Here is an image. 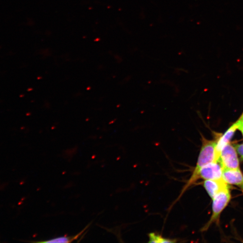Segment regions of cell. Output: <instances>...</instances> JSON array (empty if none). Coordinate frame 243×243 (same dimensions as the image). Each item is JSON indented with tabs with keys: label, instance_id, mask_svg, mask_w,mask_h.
<instances>
[{
	"label": "cell",
	"instance_id": "6da1fadb",
	"mask_svg": "<svg viewBox=\"0 0 243 243\" xmlns=\"http://www.w3.org/2000/svg\"><path fill=\"white\" fill-rule=\"evenodd\" d=\"M201 137L202 146L197 162L196 166L194 169L193 172L189 181H188L182 190L178 199L188 188L197 181V175L200 169L205 165H207L208 163L215 161V148L217 145V141L208 140L202 135H201Z\"/></svg>",
	"mask_w": 243,
	"mask_h": 243
},
{
	"label": "cell",
	"instance_id": "7a4b0ae2",
	"mask_svg": "<svg viewBox=\"0 0 243 243\" xmlns=\"http://www.w3.org/2000/svg\"><path fill=\"white\" fill-rule=\"evenodd\" d=\"M231 196L228 188L223 190L214 197L213 199V213L210 220L202 228L203 231L207 230L210 225L216 221L224 209L225 208L230 200Z\"/></svg>",
	"mask_w": 243,
	"mask_h": 243
},
{
	"label": "cell",
	"instance_id": "3957f363",
	"mask_svg": "<svg viewBox=\"0 0 243 243\" xmlns=\"http://www.w3.org/2000/svg\"><path fill=\"white\" fill-rule=\"evenodd\" d=\"M223 169H239V160L235 147L228 143L225 146L218 160Z\"/></svg>",
	"mask_w": 243,
	"mask_h": 243
},
{
	"label": "cell",
	"instance_id": "277c9868",
	"mask_svg": "<svg viewBox=\"0 0 243 243\" xmlns=\"http://www.w3.org/2000/svg\"><path fill=\"white\" fill-rule=\"evenodd\" d=\"M223 167L218 161L208 163L203 167L198 172L197 180H218L223 179Z\"/></svg>",
	"mask_w": 243,
	"mask_h": 243
},
{
	"label": "cell",
	"instance_id": "5b68a950",
	"mask_svg": "<svg viewBox=\"0 0 243 243\" xmlns=\"http://www.w3.org/2000/svg\"><path fill=\"white\" fill-rule=\"evenodd\" d=\"M203 186L212 199L218 193L229 187L223 179L205 180Z\"/></svg>",
	"mask_w": 243,
	"mask_h": 243
},
{
	"label": "cell",
	"instance_id": "8992f818",
	"mask_svg": "<svg viewBox=\"0 0 243 243\" xmlns=\"http://www.w3.org/2000/svg\"><path fill=\"white\" fill-rule=\"evenodd\" d=\"M238 125L236 122L233 125L230 127L224 134L217 141L215 148V161H218L220 156L221 151L225 146L229 143L230 141L232 139L236 129H238Z\"/></svg>",
	"mask_w": 243,
	"mask_h": 243
},
{
	"label": "cell",
	"instance_id": "52a82bcc",
	"mask_svg": "<svg viewBox=\"0 0 243 243\" xmlns=\"http://www.w3.org/2000/svg\"><path fill=\"white\" fill-rule=\"evenodd\" d=\"M223 179L227 184L240 186L243 184V174L240 169H223Z\"/></svg>",
	"mask_w": 243,
	"mask_h": 243
},
{
	"label": "cell",
	"instance_id": "ba28073f",
	"mask_svg": "<svg viewBox=\"0 0 243 243\" xmlns=\"http://www.w3.org/2000/svg\"><path fill=\"white\" fill-rule=\"evenodd\" d=\"M88 227H86V228L83 230L82 232L79 233L77 235L74 236H61L59 237L51 239H47L44 241H38V243H70L72 241H74L75 239H77L79 236H81L83 232L86 230Z\"/></svg>",
	"mask_w": 243,
	"mask_h": 243
},
{
	"label": "cell",
	"instance_id": "9c48e42d",
	"mask_svg": "<svg viewBox=\"0 0 243 243\" xmlns=\"http://www.w3.org/2000/svg\"><path fill=\"white\" fill-rule=\"evenodd\" d=\"M149 241L148 242L149 243H174L177 242L175 239L166 238L154 232L149 234Z\"/></svg>",
	"mask_w": 243,
	"mask_h": 243
},
{
	"label": "cell",
	"instance_id": "30bf717a",
	"mask_svg": "<svg viewBox=\"0 0 243 243\" xmlns=\"http://www.w3.org/2000/svg\"><path fill=\"white\" fill-rule=\"evenodd\" d=\"M237 153L240 156V159L243 160V143L237 144L235 146Z\"/></svg>",
	"mask_w": 243,
	"mask_h": 243
},
{
	"label": "cell",
	"instance_id": "8fae6325",
	"mask_svg": "<svg viewBox=\"0 0 243 243\" xmlns=\"http://www.w3.org/2000/svg\"><path fill=\"white\" fill-rule=\"evenodd\" d=\"M237 123L238 125V129L240 131L243 136V120H241L239 119V120L237 121Z\"/></svg>",
	"mask_w": 243,
	"mask_h": 243
},
{
	"label": "cell",
	"instance_id": "7c38bea8",
	"mask_svg": "<svg viewBox=\"0 0 243 243\" xmlns=\"http://www.w3.org/2000/svg\"><path fill=\"white\" fill-rule=\"evenodd\" d=\"M239 119L241 120H243V114H242V116H241V117H240V119Z\"/></svg>",
	"mask_w": 243,
	"mask_h": 243
},
{
	"label": "cell",
	"instance_id": "4fadbf2b",
	"mask_svg": "<svg viewBox=\"0 0 243 243\" xmlns=\"http://www.w3.org/2000/svg\"><path fill=\"white\" fill-rule=\"evenodd\" d=\"M240 188H241V189H242V191L243 192V185H241V186H240Z\"/></svg>",
	"mask_w": 243,
	"mask_h": 243
}]
</instances>
